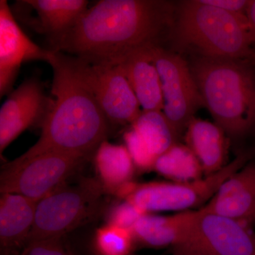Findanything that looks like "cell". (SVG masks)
Masks as SVG:
<instances>
[{
	"mask_svg": "<svg viewBox=\"0 0 255 255\" xmlns=\"http://www.w3.org/2000/svg\"><path fill=\"white\" fill-rule=\"evenodd\" d=\"M175 12L173 1L102 0L50 50L92 65L116 66L132 55L164 47Z\"/></svg>",
	"mask_w": 255,
	"mask_h": 255,
	"instance_id": "6da1fadb",
	"label": "cell"
},
{
	"mask_svg": "<svg viewBox=\"0 0 255 255\" xmlns=\"http://www.w3.org/2000/svg\"><path fill=\"white\" fill-rule=\"evenodd\" d=\"M53 107L38 141L18 160L48 152L88 157L107 139L110 123L79 71L78 59L51 50Z\"/></svg>",
	"mask_w": 255,
	"mask_h": 255,
	"instance_id": "7a4b0ae2",
	"label": "cell"
},
{
	"mask_svg": "<svg viewBox=\"0 0 255 255\" xmlns=\"http://www.w3.org/2000/svg\"><path fill=\"white\" fill-rule=\"evenodd\" d=\"M189 64L205 107L231 142L255 136V66L199 55Z\"/></svg>",
	"mask_w": 255,
	"mask_h": 255,
	"instance_id": "3957f363",
	"label": "cell"
},
{
	"mask_svg": "<svg viewBox=\"0 0 255 255\" xmlns=\"http://www.w3.org/2000/svg\"><path fill=\"white\" fill-rule=\"evenodd\" d=\"M173 37L182 49L206 58L248 59L255 50L246 15L228 12L201 0L176 4Z\"/></svg>",
	"mask_w": 255,
	"mask_h": 255,
	"instance_id": "277c9868",
	"label": "cell"
},
{
	"mask_svg": "<svg viewBox=\"0 0 255 255\" xmlns=\"http://www.w3.org/2000/svg\"><path fill=\"white\" fill-rule=\"evenodd\" d=\"M255 155V147L241 151L219 172L198 180L139 184L130 183L119 194L124 200L132 203L147 214L154 211H190L193 208L206 205L223 183L244 167Z\"/></svg>",
	"mask_w": 255,
	"mask_h": 255,
	"instance_id": "5b68a950",
	"label": "cell"
},
{
	"mask_svg": "<svg viewBox=\"0 0 255 255\" xmlns=\"http://www.w3.org/2000/svg\"><path fill=\"white\" fill-rule=\"evenodd\" d=\"M105 189L100 179L83 178L60 187L37 203L31 242L63 238L95 214Z\"/></svg>",
	"mask_w": 255,
	"mask_h": 255,
	"instance_id": "8992f818",
	"label": "cell"
},
{
	"mask_svg": "<svg viewBox=\"0 0 255 255\" xmlns=\"http://www.w3.org/2000/svg\"><path fill=\"white\" fill-rule=\"evenodd\" d=\"M87 157L48 152L4 164L0 192L19 194L38 202L62 187Z\"/></svg>",
	"mask_w": 255,
	"mask_h": 255,
	"instance_id": "52a82bcc",
	"label": "cell"
},
{
	"mask_svg": "<svg viewBox=\"0 0 255 255\" xmlns=\"http://www.w3.org/2000/svg\"><path fill=\"white\" fill-rule=\"evenodd\" d=\"M155 65L163 94V113L178 137L184 135L191 119L202 107L204 100L191 74L189 64L178 53L164 47L147 52Z\"/></svg>",
	"mask_w": 255,
	"mask_h": 255,
	"instance_id": "ba28073f",
	"label": "cell"
},
{
	"mask_svg": "<svg viewBox=\"0 0 255 255\" xmlns=\"http://www.w3.org/2000/svg\"><path fill=\"white\" fill-rule=\"evenodd\" d=\"M174 252L189 255H255V234L242 221L200 209Z\"/></svg>",
	"mask_w": 255,
	"mask_h": 255,
	"instance_id": "9c48e42d",
	"label": "cell"
},
{
	"mask_svg": "<svg viewBox=\"0 0 255 255\" xmlns=\"http://www.w3.org/2000/svg\"><path fill=\"white\" fill-rule=\"evenodd\" d=\"M77 59L82 79L110 123L132 126L142 110L136 96L118 65H92L80 58Z\"/></svg>",
	"mask_w": 255,
	"mask_h": 255,
	"instance_id": "30bf717a",
	"label": "cell"
},
{
	"mask_svg": "<svg viewBox=\"0 0 255 255\" xmlns=\"http://www.w3.org/2000/svg\"><path fill=\"white\" fill-rule=\"evenodd\" d=\"M53 100L47 96L39 79L24 80L9 94L0 110V152L26 129L42 127L49 114Z\"/></svg>",
	"mask_w": 255,
	"mask_h": 255,
	"instance_id": "8fae6325",
	"label": "cell"
},
{
	"mask_svg": "<svg viewBox=\"0 0 255 255\" xmlns=\"http://www.w3.org/2000/svg\"><path fill=\"white\" fill-rule=\"evenodd\" d=\"M51 50L32 41L16 22L7 1H0V97L13 91L22 63L32 60L48 63Z\"/></svg>",
	"mask_w": 255,
	"mask_h": 255,
	"instance_id": "7c38bea8",
	"label": "cell"
},
{
	"mask_svg": "<svg viewBox=\"0 0 255 255\" xmlns=\"http://www.w3.org/2000/svg\"><path fill=\"white\" fill-rule=\"evenodd\" d=\"M201 209L239 221L254 218L255 162H248L226 179Z\"/></svg>",
	"mask_w": 255,
	"mask_h": 255,
	"instance_id": "4fadbf2b",
	"label": "cell"
},
{
	"mask_svg": "<svg viewBox=\"0 0 255 255\" xmlns=\"http://www.w3.org/2000/svg\"><path fill=\"white\" fill-rule=\"evenodd\" d=\"M37 201L19 194L3 193L0 198V247L1 255H17L27 243Z\"/></svg>",
	"mask_w": 255,
	"mask_h": 255,
	"instance_id": "5bb4252c",
	"label": "cell"
},
{
	"mask_svg": "<svg viewBox=\"0 0 255 255\" xmlns=\"http://www.w3.org/2000/svg\"><path fill=\"white\" fill-rule=\"evenodd\" d=\"M184 136L185 145L195 155L206 176L219 172L228 164L231 140L216 123L194 117Z\"/></svg>",
	"mask_w": 255,
	"mask_h": 255,
	"instance_id": "9a60e30c",
	"label": "cell"
},
{
	"mask_svg": "<svg viewBox=\"0 0 255 255\" xmlns=\"http://www.w3.org/2000/svg\"><path fill=\"white\" fill-rule=\"evenodd\" d=\"M196 211H186L171 216L146 214L132 228L135 242L147 248H176L184 239Z\"/></svg>",
	"mask_w": 255,
	"mask_h": 255,
	"instance_id": "2e32d148",
	"label": "cell"
},
{
	"mask_svg": "<svg viewBox=\"0 0 255 255\" xmlns=\"http://www.w3.org/2000/svg\"><path fill=\"white\" fill-rule=\"evenodd\" d=\"M148 51L132 55L118 66L136 96L142 111H163L162 82Z\"/></svg>",
	"mask_w": 255,
	"mask_h": 255,
	"instance_id": "e0dca14e",
	"label": "cell"
},
{
	"mask_svg": "<svg viewBox=\"0 0 255 255\" xmlns=\"http://www.w3.org/2000/svg\"><path fill=\"white\" fill-rule=\"evenodd\" d=\"M36 11L38 27L46 35L50 49L63 38L87 11V0H26Z\"/></svg>",
	"mask_w": 255,
	"mask_h": 255,
	"instance_id": "ac0fdd59",
	"label": "cell"
},
{
	"mask_svg": "<svg viewBox=\"0 0 255 255\" xmlns=\"http://www.w3.org/2000/svg\"><path fill=\"white\" fill-rule=\"evenodd\" d=\"M100 181L107 190L120 192L130 184L135 166L127 147L104 140L95 152Z\"/></svg>",
	"mask_w": 255,
	"mask_h": 255,
	"instance_id": "d6986e66",
	"label": "cell"
},
{
	"mask_svg": "<svg viewBox=\"0 0 255 255\" xmlns=\"http://www.w3.org/2000/svg\"><path fill=\"white\" fill-rule=\"evenodd\" d=\"M154 170L174 182H187L203 178L200 162L185 144L176 142L156 159Z\"/></svg>",
	"mask_w": 255,
	"mask_h": 255,
	"instance_id": "ffe728a7",
	"label": "cell"
},
{
	"mask_svg": "<svg viewBox=\"0 0 255 255\" xmlns=\"http://www.w3.org/2000/svg\"><path fill=\"white\" fill-rule=\"evenodd\" d=\"M131 127L157 157L177 142V135L162 111H142Z\"/></svg>",
	"mask_w": 255,
	"mask_h": 255,
	"instance_id": "44dd1931",
	"label": "cell"
},
{
	"mask_svg": "<svg viewBox=\"0 0 255 255\" xmlns=\"http://www.w3.org/2000/svg\"><path fill=\"white\" fill-rule=\"evenodd\" d=\"M134 240L131 230L108 224L97 230L95 247L100 255H130Z\"/></svg>",
	"mask_w": 255,
	"mask_h": 255,
	"instance_id": "7402d4cb",
	"label": "cell"
},
{
	"mask_svg": "<svg viewBox=\"0 0 255 255\" xmlns=\"http://www.w3.org/2000/svg\"><path fill=\"white\" fill-rule=\"evenodd\" d=\"M124 139L135 167L142 171L153 169L157 157L141 135L132 128L124 133Z\"/></svg>",
	"mask_w": 255,
	"mask_h": 255,
	"instance_id": "603a6c76",
	"label": "cell"
},
{
	"mask_svg": "<svg viewBox=\"0 0 255 255\" xmlns=\"http://www.w3.org/2000/svg\"><path fill=\"white\" fill-rule=\"evenodd\" d=\"M147 214L129 201L124 200L116 206L110 217V224L131 230L139 219Z\"/></svg>",
	"mask_w": 255,
	"mask_h": 255,
	"instance_id": "cb8c5ba5",
	"label": "cell"
},
{
	"mask_svg": "<svg viewBox=\"0 0 255 255\" xmlns=\"http://www.w3.org/2000/svg\"><path fill=\"white\" fill-rule=\"evenodd\" d=\"M17 255H70L63 238L31 242Z\"/></svg>",
	"mask_w": 255,
	"mask_h": 255,
	"instance_id": "d4e9b609",
	"label": "cell"
},
{
	"mask_svg": "<svg viewBox=\"0 0 255 255\" xmlns=\"http://www.w3.org/2000/svg\"><path fill=\"white\" fill-rule=\"evenodd\" d=\"M205 4L216 6L228 12L246 15L251 0H201Z\"/></svg>",
	"mask_w": 255,
	"mask_h": 255,
	"instance_id": "484cf974",
	"label": "cell"
},
{
	"mask_svg": "<svg viewBox=\"0 0 255 255\" xmlns=\"http://www.w3.org/2000/svg\"><path fill=\"white\" fill-rule=\"evenodd\" d=\"M246 16L251 28L252 36L254 40L255 48V0H251L250 1L249 6L247 9Z\"/></svg>",
	"mask_w": 255,
	"mask_h": 255,
	"instance_id": "4316f807",
	"label": "cell"
},
{
	"mask_svg": "<svg viewBox=\"0 0 255 255\" xmlns=\"http://www.w3.org/2000/svg\"><path fill=\"white\" fill-rule=\"evenodd\" d=\"M248 60H249V61L251 62V63L253 64L254 66H255V48L254 51H253V53H252L251 56L248 58Z\"/></svg>",
	"mask_w": 255,
	"mask_h": 255,
	"instance_id": "83f0119b",
	"label": "cell"
},
{
	"mask_svg": "<svg viewBox=\"0 0 255 255\" xmlns=\"http://www.w3.org/2000/svg\"><path fill=\"white\" fill-rule=\"evenodd\" d=\"M69 254L70 255H78L76 254V253H75V252L72 251L71 248H70V247H68Z\"/></svg>",
	"mask_w": 255,
	"mask_h": 255,
	"instance_id": "f1b7e54d",
	"label": "cell"
},
{
	"mask_svg": "<svg viewBox=\"0 0 255 255\" xmlns=\"http://www.w3.org/2000/svg\"><path fill=\"white\" fill-rule=\"evenodd\" d=\"M173 255H189L182 254V253H174Z\"/></svg>",
	"mask_w": 255,
	"mask_h": 255,
	"instance_id": "f546056e",
	"label": "cell"
},
{
	"mask_svg": "<svg viewBox=\"0 0 255 255\" xmlns=\"http://www.w3.org/2000/svg\"><path fill=\"white\" fill-rule=\"evenodd\" d=\"M254 219H255V214H254Z\"/></svg>",
	"mask_w": 255,
	"mask_h": 255,
	"instance_id": "4dcf8cb0",
	"label": "cell"
},
{
	"mask_svg": "<svg viewBox=\"0 0 255 255\" xmlns=\"http://www.w3.org/2000/svg\"></svg>",
	"mask_w": 255,
	"mask_h": 255,
	"instance_id": "1f68e13d",
	"label": "cell"
}]
</instances>
